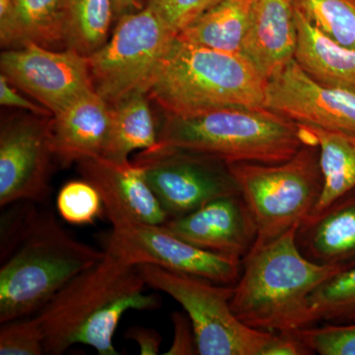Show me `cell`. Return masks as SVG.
<instances>
[{
  "label": "cell",
  "mask_w": 355,
  "mask_h": 355,
  "mask_svg": "<svg viewBox=\"0 0 355 355\" xmlns=\"http://www.w3.org/2000/svg\"><path fill=\"white\" fill-rule=\"evenodd\" d=\"M19 202L1 222L0 323L33 316L105 256L79 241L49 211Z\"/></svg>",
  "instance_id": "1"
},
{
  "label": "cell",
  "mask_w": 355,
  "mask_h": 355,
  "mask_svg": "<svg viewBox=\"0 0 355 355\" xmlns=\"http://www.w3.org/2000/svg\"><path fill=\"white\" fill-rule=\"evenodd\" d=\"M146 286L137 266L105 251L101 261L70 280L34 315L43 331L44 352L60 355L85 345L100 355L118 354L113 338L123 315L160 304L146 293Z\"/></svg>",
  "instance_id": "2"
},
{
  "label": "cell",
  "mask_w": 355,
  "mask_h": 355,
  "mask_svg": "<svg viewBox=\"0 0 355 355\" xmlns=\"http://www.w3.org/2000/svg\"><path fill=\"white\" fill-rule=\"evenodd\" d=\"M294 227L254 244L242 260L231 307L240 320L268 333H291L312 326L310 296L343 268L313 263L296 244Z\"/></svg>",
  "instance_id": "3"
},
{
  "label": "cell",
  "mask_w": 355,
  "mask_h": 355,
  "mask_svg": "<svg viewBox=\"0 0 355 355\" xmlns=\"http://www.w3.org/2000/svg\"><path fill=\"white\" fill-rule=\"evenodd\" d=\"M263 78L241 53L174 39L159 64L149 98L172 116L226 108H265Z\"/></svg>",
  "instance_id": "4"
},
{
  "label": "cell",
  "mask_w": 355,
  "mask_h": 355,
  "mask_svg": "<svg viewBox=\"0 0 355 355\" xmlns=\"http://www.w3.org/2000/svg\"><path fill=\"white\" fill-rule=\"evenodd\" d=\"M158 144L214 156L227 163L277 164L305 146H317L300 123L266 108H226L164 114Z\"/></svg>",
  "instance_id": "5"
},
{
  "label": "cell",
  "mask_w": 355,
  "mask_h": 355,
  "mask_svg": "<svg viewBox=\"0 0 355 355\" xmlns=\"http://www.w3.org/2000/svg\"><path fill=\"white\" fill-rule=\"evenodd\" d=\"M228 165L256 224L254 244L298 227L321 196L323 179L318 146H305L289 160L277 164Z\"/></svg>",
  "instance_id": "6"
},
{
  "label": "cell",
  "mask_w": 355,
  "mask_h": 355,
  "mask_svg": "<svg viewBox=\"0 0 355 355\" xmlns=\"http://www.w3.org/2000/svg\"><path fill=\"white\" fill-rule=\"evenodd\" d=\"M146 286L177 301L190 318L200 355H265L275 334L243 323L231 307L233 286L173 272L154 265H139Z\"/></svg>",
  "instance_id": "7"
},
{
  "label": "cell",
  "mask_w": 355,
  "mask_h": 355,
  "mask_svg": "<svg viewBox=\"0 0 355 355\" xmlns=\"http://www.w3.org/2000/svg\"><path fill=\"white\" fill-rule=\"evenodd\" d=\"M176 36L148 6L116 20L108 41L88 58L95 92L111 106L133 93H148Z\"/></svg>",
  "instance_id": "8"
},
{
  "label": "cell",
  "mask_w": 355,
  "mask_h": 355,
  "mask_svg": "<svg viewBox=\"0 0 355 355\" xmlns=\"http://www.w3.org/2000/svg\"><path fill=\"white\" fill-rule=\"evenodd\" d=\"M132 162L144 172L169 218L222 197L241 195L227 163L207 154L158 144Z\"/></svg>",
  "instance_id": "9"
},
{
  "label": "cell",
  "mask_w": 355,
  "mask_h": 355,
  "mask_svg": "<svg viewBox=\"0 0 355 355\" xmlns=\"http://www.w3.org/2000/svg\"><path fill=\"white\" fill-rule=\"evenodd\" d=\"M104 250L130 265L157 266L226 286L235 284L241 275L242 261L193 246L162 225L113 227L105 238Z\"/></svg>",
  "instance_id": "10"
},
{
  "label": "cell",
  "mask_w": 355,
  "mask_h": 355,
  "mask_svg": "<svg viewBox=\"0 0 355 355\" xmlns=\"http://www.w3.org/2000/svg\"><path fill=\"white\" fill-rule=\"evenodd\" d=\"M0 69L53 116L94 90L88 58L70 49L53 51L37 44L6 49L0 55Z\"/></svg>",
  "instance_id": "11"
},
{
  "label": "cell",
  "mask_w": 355,
  "mask_h": 355,
  "mask_svg": "<svg viewBox=\"0 0 355 355\" xmlns=\"http://www.w3.org/2000/svg\"><path fill=\"white\" fill-rule=\"evenodd\" d=\"M51 118L18 116L0 132V205L43 202L48 198L51 161Z\"/></svg>",
  "instance_id": "12"
},
{
  "label": "cell",
  "mask_w": 355,
  "mask_h": 355,
  "mask_svg": "<svg viewBox=\"0 0 355 355\" xmlns=\"http://www.w3.org/2000/svg\"><path fill=\"white\" fill-rule=\"evenodd\" d=\"M265 108L302 125L355 135V92L315 80L295 58L268 79Z\"/></svg>",
  "instance_id": "13"
},
{
  "label": "cell",
  "mask_w": 355,
  "mask_h": 355,
  "mask_svg": "<svg viewBox=\"0 0 355 355\" xmlns=\"http://www.w3.org/2000/svg\"><path fill=\"white\" fill-rule=\"evenodd\" d=\"M162 226L193 246L240 261L257 239L256 224L241 195L210 200Z\"/></svg>",
  "instance_id": "14"
},
{
  "label": "cell",
  "mask_w": 355,
  "mask_h": 355,
  "mask_svg": "<svg viewBox=\"0 0 355 355\" xmlns=\"http://www.w3.org/2000/svg\"><path fill=\"white\" fill-rule=\"evenodd\" d=\"M77 164L83 179L99 191L113 227L135 223L163 225L169 219L144 172L132 161L98 157Z\"/></svg>",
  "instance_id": "15"
},
{
  "label": "cell",
  "mask_w": 355,
  "mask_h": 355,
  "mask_svg": "<svg viewBox=\"0 0 355 355\" xmlns=\"http://www.w3.org/2000/svg\"><path fill=\"white\" fill-rule=\"evenodd\" d=\"M111 130V105L95 92L86 93L51 118L55 159L64 166L103 157Z\"/></svg>",
  "instance_id": "16"
},
{
  "label": "cell",
  "mask_w": 355,
  "mask_h": 355,
  "mask_svg": "<svg viewBox=\"0 0 355 355\" xmlns=\"http://www.w3.org/2000/svg\"><path fill=\"white\" fill-rule=\"evenodd\" d=\"M294 0H256L241 51L266 80L295 57Z\"/></svg>",
  "instance_id": "17"
},
{
  "label": "cell",
  "mask_w": 355,
  "mask_h": 355,
  "mask_svg": "<svg viewBox=\"0 0 355 355\" xmlns=\"http://www.w3.org/2000/svg\"><path fill=\"white\" fill-rule=\"evenodd\" d=\"M295 239L313 263L343 270L355 266V190L308 216L298 226Z\"/></svg>",
  "instance_id": "18"
},
{
  "label": "cell",
  "mask_w": 355,
  "mask_h": 355,
  "mask_svg": "<svg viewBox=\"0 0 355 355\" xmlns=\"http://www.w3.org/2000/svg\"><path fill=\"white\" fill-rule=\"evenodd\" d=\"M295 6V4H294ZM297 64L315 80L355 92V50L329 38L304 14L294 8Z\"/></svg>",
  "instance_id": "19"
},
{
  "label": "cell",
  "mask_w": 355,
  "mask_h": 355,
  "mask_svg": "<svg viewBox=\"0 0 355 355\" xmlns=\"http://www.w3.org/2000/svg\"><path fill=\"white\" fill-rule=\"evenodd\" d=\"M62 0H8L0 7V41L6 49L62 44Z\"/></svg>",
  "instance_id": "20"
},
{
  "label": "cell",
  "mask_w": 355,
  "mask_h": 355,
  "mask_svg": "<svg viewBox=\"0 0 355 355\" xmlns=\"http://www.w3.org/2000/svg\"><path fill=\"white\" fill-rule=\"evenodd\" d=\"M146 92H137L111 106V130L103 157L114 162L130 160L135 151L157 146L159 125Z\"/></svg>",
  "instance_id": "21"
},
{
  "label": "cell",
  "mask_w": 355,
  "mask_h": 355,
  "mask_svg": "<svg viewBox=\"0 0 355 355\" xmlns=\"http://www.w3.org/2000/svg\"><path fill=\"white\" fill-rule=\"evenodd\" d=\"M256 0H221L177 37L214 50L240 53Z\"/></svg>",
  "instance_id": "22"
},
{
  "label": "cell",
  "mask_w": 355,
  "mask_h": 355,
  "mask_svg": "<svg viewBox=\"0 0 355 355\" xmlns=\"http://www.w3.org/2000/svg\"><path fill=\"white\" fill-rule=\"evenodd\" d=\"M302 125L319 147L320 169L323 179L321 196L311 212L312 216L355 190V135Z\"/></svg>",
  "instance_id": "23"
},
{
  "label": "cell",
  "mask_w": 355,
  "mask_h": 355,
  "mask_svg": "<svg viewBox=\"0 0 355 355\" xmlns=\"http://www.w3.org/2000/svg\"><path fill=\"white\" fill-rule=\"evenodd\" d=\"M114 22L113 0H62V44L89 58L108 41Z\"/></svg>",
  "instance_id": "24"
},
{
  "label": "cell",
  "mask_w": 355,
  "mask_h": 355,
  "mask_svg": "<svg viewBox=\"0 0 355 355\" xmlns=\"http://www.w3.org/2000/svg\"><path fill=\"white\" fill-rule=\"evenodd\" d=\"M311 321L314 324L355 322V266L336 273L310 296Z\"/></svg>",
  "instance_id": "25"
},
{
  "label": "cell",
  "mask_w": 355,
  "mask_h": 355,
  "mask_svg": "<svg viewBox=\"0 0 355 355\" xmlns=\"http://www.w3.org/2000/svg\"><path fill=\"white\" fill-rule=\"evenodd\" d=\"M294 4L329 38L355 50V0H294Z\"/></svg>",
  "instance_id": "26"
},
{
  "label": "cell",
  "mask_w": 355,
  "mask_h": 355,
  "mask_svg": "<svg viewBox=\"0 0 355 355\" xmlns=\"http://www.w3.org/2000/svg\"><path fill=\"white\" fill-rule=\"evenodd\" d=\"M58 214L72 225H89L104 211L101 195L86 179L74 180L64 184L57 197Z\"/></svg>",
  "instance_id": "27"
},
{
  "label": "cell",
  "mask_w": 355,
  "mask_h": 355,
  "mask_svg": "<svg viewBox=\"0 0 355 355\" xmlns=\"http://www.w3.org/2000/svg\"><path fill=\"white\" fill-rule=\"evenodd\" d=\"M294 333L312 354L355 355V322L306 327Z\"/></svg>",
  "instance_id": "28"
},
{
  "label": "cell",
  "mask_w": 355,
  "mask_h": 355,
  "mask_svg": "<svg viewBox=\"0 0 355 355\" xmlns=\"http://www.w3.org/2000/svg\"><path fill=\"white\" fill-rule=\"evenodd\" d=\"M0 354H46L43 331L34 316L19 318L1 323Z\"/></svg>",
  "instance_id": "29"
},
{
  "label": "cell",
  "mask_w": 355,
  "mask_h": 355,
  "mask_svg": "<svg viewBox=\"0 0 355 355\" xmlns=\"http://www.w3.org/2000/svg\"><path fill=\"white\" fill-rule=\"evenodd\" d=\"M221 0H146L173 32L180 33Z\"/></svg>",
  "instance_id": "30"
},
{
  "label": "cell",
  "mask_w": 355,
  "mask_h": 355,
  "mask_svg": "<svg viewBox=\"0 0 355 355\" xmlns=\"http://www.w3.org/2000/svg\"><path fill=\"white\" fill-rule=\"evenodd\" d=\"M171 320L174 328V340L165 355L198 354L197 338L193 324L188 315L183 313H172Z\"/></svg>",
  "instance_id": "31"
},
{
  "label": "cell",
  "mask_w": 355,
  "mask_h": 355,
  "mask_svg": "<svg viewBox=\"0 0 355 355\" xmlns=\"http://www.w3.org/2000/svg\"><path fill=\"white\" fill-rule=\"evenodd\" d=\"M0 104L4 107L31 112L32 114L44 116V118L53 116L51 112L41 104H36L20 95L16 90L15 86L3 74H0Z\"/></svg>",
  "instance_id": "32"
},
{
  "label": "cell",
  "mask_w": 355,
  "mask_h": 355,
  "mask_svg": "<svg viewBox=\"0 0 355 355\" xmlns=\"http://www.w3.org/2000/svg\"><path fill=\"white\" fill-rule=\"evenodd\" d=\"M312 352L303 343L302 340L291 333L275 334L272 343L266 349L265 355H308Z\"/></svg>",
  "instance_id": "33"
},
{
  "label": "cell",
  "mask_w": 355,
  "mask_h": 355,
  "mask_svg": "<svg viewBox=\"0 0 355 355\" xmlns=\"http://www.w3.org/2000/svg\"><path fill=\"white\" fill-rule=\"evenodd\" d=\"M125 338L137 343L141 355H156L160 352L162 336L154 329L132 327L125 333Z\"/></svg>",
  "instance_id": "34"
},
{
  "label": "cell",
  "mask_w": 355,
  "mask_h": 355,
  "mask_svg": "<svg viewBox=\"0 0 355 355\" xmlns=\"http://www.w3.org/2000/svg\"><path fill=\"white\" fill-rule=\"evenodd\" d=\"M114 21L120 19L127 14L137 12L144 8V0H113Z\"/></svg>",
  "instance_id": "35"
},
{
  "label": "cell",
  "mask_w": 355,
  "mask_h": 355,
  "mask_svg": "<svg viewBox=\"0 0 355 355\" xmlns=\"http://www.w3.org/2000/svg\"><path fill=\"white\" fill-rule=\"evenodd\" d=\"M8 0H0V7L6 6Z\"/></svg>",
  "instance_id": "36"
}]
</instances>
